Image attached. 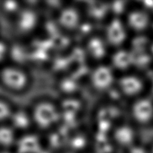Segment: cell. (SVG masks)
Returning a JSON list of instances; mask_svg holds the SVG:
<instances>
[{
  "label": "cell",
  "instance_id": "obj_9",
  "mask_svg": "<svg viewBox=\"0 0 153 153\" xmlns=\"http://www.w3.org/2000/svg\"><path fill=\"white\" fill-rule=\"evenodd\" d=\"M39 150V143L35 136H25L19 143V151L20 153H35Z\"/></svg>",
  "mask_w": 153,
  "mask_h": 153
},
{
  "label": "cell",
  "instance_id": "obj_10",
  "mask_svg": "<svg viewBox=\"0 0 153 153\" xmlns=\"http://www.w3.org/2000/svg\"><path fill=\"white\" fill-rule=\"evenodd\" d=\"M128 22L132 28L136 30H142L148 25L149 18L145 13L140 12H134L130 14Z\"/></svg>",
  "mask_w": 153,
  "mask_h": 153
},
{
  "label": "cell",
  "instance_id": "obj_15",
  "mask_svg": "<svg viewBox=\"0 0 153 153\" xmlns=\"http://www.w3.org/2000/svg\"><path fill=\"white\" fill-rule=\"evenodd\" d=\"M106 11V6L102 3H95L91 5V12L95 18H101L104 16Z\"/></svg>",
  "mask_w": 153,
  "mask_h": 153
},
{
  "label": "cell",
  "instance_id": "obj_12",
  "mask_svg": "<svg viewBox=\"0 0 153 153\" xmlns=\"http://www.w3.org/2000/svg\"><path fill=\"white\" fill-rule=\"evenodd\" d=\"M115 138L122 145H128L133 140V132L131 128L123 126L117 129L115 132Z\"/></svg>",
  "mask_w": 153,
  "mask_h": 153
},
{
  "label": "cell",
  "instance_id": "obj_8",
  "mask_svg": "<svg viewBox=\"0 0 153 153\" xmlns=\"http://www.w3.org/2000/svg\"><path fill=\"white\" fill-rule=\"evenodd\" d=\"M120 86L127 95H135L143 89V84L138 79L134 76H126L120 80Z\"/></svg>",
  "mask_w": 153,
  "mask_h": 153
},
{
  "label": "cell",
  "instance_id": "obj_2",
  "mask_svg": "<svg viewBox=\"0 0 153 153\" xmlns=\"http://www.w3.org/2000/svg\"><path fill=\"white\" fill-rule=\"evenodd\" d=\"M1 79L8 88L19 91L26 87L28 78L22 71L15 67H6L1 73Z\"/></svg>",
  "mask_w": 153,
  "mask_h": 153
},
{
  "label": "cell",
  "instance_id": "obj_6",
  "mask_svg": "<svg viewBox=\"0 0 153 153\" xmlns=\"http://www.w3.org/2000/svg\"><path fill=\"white\" fill-rule=\"evenodd\" d=\"M107 36L110 42L114 45H118L125 40V31L118 20H114L109 26Z\"/></svg>",
  "mask_w": 153,
  "mask_h": 153
},
{
  "label": "cell",
  "instance_id": "obj_27",
  "mask_svg": "<svg viewBox=\"0 0 153 153\" xmlns=\"http://www.w3.org/2000/svg\"><path fill=\"white\" fill-rule=\"evenodd\" d=\"M152 51H153V46H152Z\"/></svg>",
  "mask_w": 153,
  "mask_h": 153
},
{
  "label": "cell",
  "instance_id": "obj_22",
  "mask_svg": "<svg viewBox=\"0 0 153 153\" xmlns=\"http://www.w3.org/2000/svg\"><path fill=\"white\" fill-rule=\"evenodd\" d=\"M122 2H116L115 5H114V10L116 12H121V10H122Z\"/></svg>",
  "mask_w": 153,
  "mask_h": 153
},
{
  "label": "cell",
  "instance_id": "obj_25",
  "mask_svg": "<svg viewBox=\"0 0 153 153\" xmlns=\"http://www.w3.org/2000/svg\"><path fill=\"white\" fill-rule=\"evenodd\" d=\"M20 118H21V120H26V119H25V118H26V117H25V118H24V117H23V116H20ZM16 121H17V123H18V124H19V123H20V122H19V121H20V119H19V118H18H18H16ZM21 125H24V124H22V122H20V126H21Z\"/></svg>",
  "mask_w": 153,
  "mask_h": 153
},
{
  "label": "cell",
  "instance_id": "obj_16",
  "mask_svg": "<svg viewBox=\"0 0 153 153\" xmlns=\"http://www.w3.org/2000/svg\"><path fill=\"white\" fill-rule=\"evenodd\" d=\"M10 109L6 103L0 101V121H2L10 116Z\"/></svg>",
  "mask_w": 153,
  "mask_h": 153
},
{
  "label": "cell",
  "instance_id": "obj_24",
  "mask_svg": "<svg viewBox=\"0 0 153 153\" xmlns=\"http://www.w3.org/2000/svg\"><path fill=\"white\" fill-rule=\"evenodd\" d=\"M100 124H100L101 128L103 130H105V129L107 130L109 127V126H110V124H109L108 123L106 122H102V123H100Z\"/></svg>",
  "mask_w": 153,
  "mask_h": 153
},
{
  "label": "cell",
  "instance_id": "obj_18",
  "mask_svg": "<svg viewBox=\"0 0 153 153\" xmlns=\"http://www.w3.org/2000/svg\"><path fill=\"white\" fill-rule=\"evenodd\" d=\"M79 107V103L74 101H68L64 104V108L66 110V113L73 114L77 110Z\"/></svg>",
  "mask_w": 153,
  "mask_h": 153
},
{
  "label": "cell",
  "instance_id": "obj_4",
  "mask_svg": "<svg viewBox=\"0 0 153 153\" xmlns=\"http://www.w3.org/2000/svg\"><path fill=\"white\" fill-rule=\"evenodd\" d=\"M133 114L138 122L142 123L148 122L153 115L152 103L146 100L138 101L134 105Z\"/></svg>",
  "mask_w": 153,
  "mask_h": 153
},
{
  "label": "cell",
  "instance_id": "obj_20",
  "mask_svg": "<svg viewBox=\"0 0 153 153\" xmlns=\"http://www.w3.org/2000/svg\"><path fill=\"white\" fill-rule=\"evenodd\" d=\"M18 4L15 1H5L4 3L5 9L9 12H13L16 10L18 7Z\"/></svg>",
  "mask_w": 153,
  "mask_h": 153
},
{
  "label": "cell",
  "instance_id": "obj_5",
  "mask_svg": "<svg viewBox=\"0 0 153 153\" xmlns=\"http://www.w3.org/2000/svg\"><path fill=\"white\" fill-rule=\"evenodd\" d=\"M112 74L108 68L100 67L95 71L92 76V81L94 86L100 89L108 87L112 83Z\"/></svg>",
  "mask_w": 153,
  "mask_h": 153
},
{
  "label": "cell",
  "instance_id": "obj_19",
  "mask_svg": "<svg viewBox=\"0 0 153 153\" xmlns=\"http://www.w3.org/2000/svg\"><path fill=\"white\" fill-rule=\"evenodd\" d=\"M85 144V140L81 136H78V137L74 138L72 142V146L75 149L82 148V147L84 146Z\"/></svg>",
  "mask_w": 153,
  "mask_h": 153
},
{
  "label": "cell",
  "instance_id": "obj_3",
  "mask_svg": "<svg viewBox=\"0 0 153 153\" xmlns=\"http://www.w3.org/2000/svg\"><path fill=\"white\" fill-rule=\"evenodd\" d=\"M37 20V16L34 11L23 10L20 12L17 18V26L21 32H29L35 28Z\"/></svg>",
  "mask_w": 153,
  "mask_h": 153
},
{
  "label": "cell",
  "instance_id": "obj_23",
  "mask_svg": "<svg viewBox=\"0 0 153 153\" xmlns=\"http://www.w3.org/2000/svg\"><path fill=\"white\" fill-rule=\"evenodd\" d=\"M130 153H146L144 150L141 148H138V147H135L131 150Z\"/></svg>",
  "mask_w": 153,
  "mask_h": 153
},
{
  "label": "cell",
  "instance_id": "obj_21",
  "mask_svg": "<svg viewBox=\"0 0 153 153\" xmlns=\"http://www.w3.org/2000/svg\"><path fill=\"white\" fill-rule=\"evenodd\" d=\"M5 50H6V48H5V46L4 45V44L1 42H0V60L4 57V54L5 53Z\"/></svg>",
  "mask_w": 153,
  "mask_h": 153
},
{
  "label": "cell",
  "instance_id": "obj_11",
  "mask_svg": "<svg viewBox=\"0 0 153 153\" xmlns=\"http://www.w3.org/2000/svg\"><path fill=\"white\" fill-rule=\"evenodd\" d=\"M133 56L126 51H119L113 56V62L119 69H126L132 63Z\"/></svg>",
  "mask_w": 153,
  "mask_h": 153
},
{
  "label": "cell",
  "instance_id": "obj_14",
  "mask_svg": "<svg viewBox=\"0 0 153 153\" xmlns=\"http://www.w3.org/2000/svg\"><path fill=\"white\" fill-rule=\"evenodd\" d=\"M13 140V133L7 127L0 128V144L4 146L10 145Z\"/></svg>",
  "mask_w": 153,
  "mask_h": 153
},
{
  "label": "cell",
  "instance_id": "obj_26",
  "mask_svg": "<svg viewBox=\"0 0 153 153\" xmlns=\"http://www.w3.org/2000/svg\"><path fill=\"white\" fill-rule=\"evenodd\" d=\"M144 3L148 5V6H152L153 1H144Z\"/></svg>",
  "mask_w": 153,
  "mask_h": 153
},
{
  "label": "cell",
  "instance_id": "obj_7",
  "mask_svg": "<svg viewBox=\"0 0 153 153\" xmlns=\"http://www.w3.org/2000/svg\"><path fill=\"white\" fill-rule=\"evenodd\" d=\"M59 21L61 25L68 29H73L77 26L79 15L73 8H66L62 11L59 17Z\"/></svg>",
  "mask_w": 153,
  "mask_h": 153
},
{
  "label": "cell",
  "instance_id": "obj_1",
  "mask_svg": "<svg viewBox=\"0 0 153 153\" xmlns=\"http://www.w3.org/2000/svg\"><path fill=\"white\" fill-rule=\"evenodd\" d=\"M58 118L54 106L48 102H42L36 105L34 111V119L38 126L46 128L53 125Z\"/></svg>",
  "mask_w": 153,
  "mask_h": 153
},
{
  "label": "cell",
  "instance_id": "obj_13",
  "mask_svg": "<svg viewBox=\"0 0 153 153\" xmlns=\"http://www.w3.org/2000/svg\"><path fill=\"white\" fill-rule=\"evenodd\" d=\"M89 50L95 58L100 59L104 56L105 48L103 42L99 38H93L89 43Z\"/></svg>",
  "mask_w": 153,
  "mask_h": 153
},
{
  "label": "cell",
  "instance_id": "obj_17",
  "mask_svg": "<svg viewBox=\"0 0 153 153\" xmlns=\"http://www.w3.org/2000/svg\"><path fill=\"white\" fill-rule=\"evenodd\" d=\"M62 90L66 92H72L76 88V85L75 82L71 79H66L64 80L62 83Z\"/></svg>",
  "mask_w": 153,
  "mask_h": 153
}]
</instances>
